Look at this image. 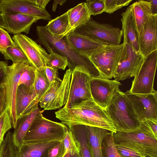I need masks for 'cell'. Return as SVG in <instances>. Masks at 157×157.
I'll list each match as a JSON object with an SVG mask.
<instances>
[{
	"mask_svg": "<svg viewBox=\"0 0 157 157\" xmlns=\"http://www.w3.org/2000/svg\"><path fill=\"white\" fill-rule=\"evenodd\" d=\"M55 113L56 117L69 128L75 125H84L104 128L113 132L117 131L106 109L92 99L64 106Z\"/></svg>",
	"mask_w": 157,
	"mask_h": 157,
	"instance_id": "1",
	"label": "cell"
},
{
	"mask_svg": "<svg viewBox=\"0 0 157 157\" xmlns=\"http://www.w3.org/2000/svg\"><path fill=\"white\" fill-rule=\"evenodd\" d=\"M36 33L37 41L43 45L49 53L53 52L67 58L68 69L71 72L76 68H79L91 78H102L88 56L79 53L71 47L66 36L53 35L45 26H37Z\"/></svg>",
	"mask_w": 157,
	"mask_h": 157,
	"instance_id": "2",
	"label": "cell"
},
{
	"mask_svg": "<svg viewBox=\"0 0 157 157\" xmlns=\"http://www.w3.org/2000/svg\"><path fill=\"white\" fill-rule=\"evenodd\" d=\"M117 145L129 148L146 157H157V137L145 122L139 128L129 131L113 132Z\"/></svg>",
	"mask_w": 157,
	"mask_h": 157,
	"instance_id": "3",
	"label": "cell"
},
{
	"mask_svg": "<svg viewBox=\"0 0 157 157\" xmlns=\"http://www.w3.org/2000/svg\"><path fill=\"white\" fill-rule=\"evenodd\" d=\"M105 109L117 131H132L140 126L131 104L121 90L116 94Z\"/></svg>",
	"mask_w": 157,
	"mask_h": 157,
	"instance_id": "4",
	"label": "cell"
},
{
	"mask_svg": "<svg viewBox=\"0 0 157 157\" xmlns=\"http://www.w3.org/2000/svg\"><path fill=\"white\" fill-rule=\"evenodd\" d=\"M67 126L44 117L42 113L38 115L33 121L23 140V144H31L60 141L63 139Z\"/></svg>",
	"mask_w": 157,
	"mask_h": 157,
	"instance_id": "5",
	"label": "cell"
},
{
	"mask_svg": "<svg viewBox=\"0 0 157 157\" xmlns=\"http://www.w3.org/2000/svg\"><path fill=\"white\" fill-rule=\"evenodd\" d=\"M124 44H107L98 48L89 56L102 78L113 77L122 55Z\"/></svg>",
	"mask_w": 157,
	"mask_h": 157,
	"instance_id": "6",
	"label": "cell"
},
{
	"mask_svg": "<svg viewBox=\"0 0 157 157\" xmlns=\"http://www.w3.org/2000/svg\"><path fill=\"white\" fill-rule=\"evenodd\" d=\"M73 31L114 45L120 44L123 36L122 29L109 24L100 23L91 17L85 24Z\"/></svg>",
	"mask_w": 157,
	"mask_h": 157,
	"instance_id": "7",
	"label": "cell"
},
{
	"mask_svg": "<svg viewBox=\"0 0 157 157\" xmlns=\"http://www.w3.org/2000/svg\"><path fill=\"white\" fill-rule=\"evenodd\" d=\"M157 64V50L149 55L144 60L134 79L129 91L132 93L146 94L155 90L154 82Z\"/></svg>",
	"mask_w": 157,
	"mask_h": 157,
	"instance_id": "8",
	"label": "cell"
},
{
	"mask_svg": "<svg viewBox=\"0 0 157 157\" xmlns=\"http://www.w3.org/2000/svg\"><path fill=\"white\" fill-rule=\"evenodd\" d=\"M50 0H1L0 13L16 12L47 21L51 15L46 7Z\"/></svg>",
	"mask_w": 157,
	"mask_h": 157,
	"instance_id": "9",
	"label": "cell"
},
{
	"mask_svg": "<svg viewBox=\"0 0 157 157\" xmlns=\"http://www.w3.org/2000/svg\"><path fill=\"white\" fill-rule=\"evenodd\" d=\"M71 71L69 69L63 80L55 81L50 84L47 92L41 98L39 105L44 110L59 109L66 103L68 96Z\"/></svg>",
	"mask_w": 157,
	"mask_h": 157,
	"instance_id": "10",
	"label": "cell"
},
{
	"mask_svg": "<svg viewBox=\"0 0 157 157\" xmlns=\"http://www.w3.org/2000/svg\"><path fill=\"white\" fill-rule=\"evenodd\" d=\"M29 62L13 63L6 68V75L4 83L5 85L7 103V111L12 127H16V99L17 88L21 74Z\"/></svg>",
	"mask_w": 157,
	"mask_h": 157,
	"instance_id": "11",
	"label": "cell"
},
{
	"mask_svg": "<svg viewBox=\"0 0 157 157\" xmlns=\"http://www.w3.org/2000/svg\"><path fill=\"white\" fill-rule=\"evenodd\" d=\"M12 39L21 49L29 63L37 70L50 66L48 62L49 54L44 48L25 35H14Z\"/></svg>",
	"mask_w": 157,
	"mask_h": 157,
	"instance_id": "12",
	"label": "cell"
},
{
	"mask_svg": "<svg viewBox=\"0 0 157 157\" xmlns=\"http://www.w3.org/2000/svg\"><path fill=\"white\" fill-rule=\"evenodd\" d=\"M124 94L131 104L139 121L157 120V92L146 94L131 93L127 90Z\"/></svg>",
	"mask_w": 157,
	"mask_h": 157,
	"instance_id": "13",
	"label": "cell"
},
{
	"mask_svg": "<svg viewBox=\"0 0 157 157\" xmlns=\"http://www.w3.org/2000/svg\"><path fill=\"white\" fill-rule=\"evenodd\" d=\"M145 57L128 44H124L122 55L113 78L123 81L134 77L139 71Z\"/></svg>",
	"mask_w": 157,
	"mask_h": 157,
	"instance_id": "14",
	"label": "cell"
},
{
	"mask_svg": "<svg viewBox=\"0 0 157 157\" xmlns=\"http://www.w3.org/2000/svg\"><path fill=\"white\" fill-rule=\"evenodd\" d=\"M91 78L88 74L81 69L76 68L72 71L68 99L64 106L92 99L90 89Z\"/></svg>",
	"mask_w": 157,
	"mask_h": 157,
	"instance_id": "15",
	"label": "cell"
},
{
	"mask_svg": "<svg viewBox=\"0 0 157 157\" xmlns=\"http://www.w3.org/2000/svg\"><path fill=\"white\" fill-rule=\"evenodd\" d=\"M121 83L115 80L102 78H91L90 89L92 98L102 108L106 109L116 94L121 90Z\"/></svg>",
	"mask_w": 157,
	"mask_h": 157,
	"instance_id": "16",
	"label": "cell"
},
{
	"mask_svg": "<svg viewBox=\"0 0 157 157\" xmlns=\"http://www.w3.org/2000/svg\"><path fill=\"white\" fill-rule=\"evenodd\" d=\"M40 20L33 16L16 12L0 13V27L8 33L17 35L29 33L33 24Z\"/></svg>",
	"mask_w": 157,
	"mask_h": 157,
	"instance_id": "17",
	"label": "cell"
},
{
	"mask_svg": "<svg viewBox=\"0 0 157 157\" xmlns=\"http://www.w3.org/2000/svg\"><path fill=\"white\" fill-rule=\"evenodd\" d=\"M139 51L145 57L157 50V14L151 15L139 36Z\"/></svg>",
	"mask_w": 157,
	"mask_h": 157,
	"instance_id": "18",
	"label": "cell"
},
{
	"mask_svg": "<svg viewBox=\"0 0 157 157\" xmlns=\"http://www.w3.org/2000/svg\"><path fill=\"white\" fill-rule=\"evenodd\" d=\"M39 103L33 86L28 87L23 85H19L16 99L17 120L38 107Z\"/></svg>",
	"mask_w": 157,
	"mask_h": 157,
	"instance_id": "19",
	"label": "cell"
},
{
	"mask_svg": "<svg viewBox=\"0 0 157 157\" xmlns=\"http://www.w3.org/2000/svg\"><path fill=\"white\" fill-rule=\"evenodd\" d=\"M66 36L71 48L78 52L88 56L98 48L109 44L101 40L76 33L73 31Z\"/></svg>",
	"mask_w": 157,
	"mask_h": 157,
	"instance_id": "20",
	"label": "cell"
},
{
	"mask_svg": "<svg viewBox=\"0 0 157 157\" xmlns=\"http://www.w3.org/2000/svg\"><path fill=\"white\" fill-rule=\"evenodd\" d=\"M123 44H128L136 52H140L139 34L130 5L121 14Z\"/></svg>",
	"mask_w": 157,
	"mask_h": 157,
	"instance_id": "21",
	"label": "cell"
},
{
	"mask_svg": "<svg viewBox=\"0 0 157 157\" xmlns=\"http://www.w3.org/2000/svg\"><path fill=\"white\" fill-rule=\"evenodd\" d=\"M69 22V26L62 36L67 35L87 22L90 19L91 14L86 2L78 4L75 7L67 11Z\"/></svg>",
	"mask_w": 157,
	"mask_h": 157,
	"instance_id": "22",
	"label": "cell"
},
{
	"mask_svg": "<svg viewBox=\"0 0 157 157\" xmlns=\"http://www.w3.org/2000/svg\"><path fill=\"white\" fill-rule=\"evenodd\" d=\"M43 111L37 107L17 120L16 127L12 133L13 141L17 147L19 148L22 146L23 138L33 121L38 115L42 113Z\"/></svg>",
	"mask_w": 157,
	"mask_h": 157,
	"instance_id": "23",
	"label": "cell"
},
{
	"mask_svg": "<svg viewBox=\"0 0 157 157\" xmlns=\"http://www.w3.org/2000/svg\"><path fill=\"white\" fill-rule=\"evenodd\" d=\"M59 141H54L38 144H23L20 148H18L15 157H48L49 150Z\"/></svg>",
	"mask_w": 157,
	"mask_h": 157,
	"instance_id": "24",
	"label": "cell"
},
{
	"mask_svg": "<svg viewBox=\"0 0 157 157\" xmlns=\"http://www.w3.org/2000/svg\"><path fill=\"white\" fill-rule=\"evenodd\" d=\"M139 36L142 33L144 24L152 15L151 5L149 0H139L131 4Z\"/></svg>",
	"mask_w": 157,
	"mask_h": 157,
	"instance_id": "25",
	"label": "cell"
},
{
	"mask_svg": "<svg viewBox=\"0 0 157 157\" xmlns=\"http://www.w3.org/2000/svg\"><path fill=\"white\" fill-rule=\"evenodd\" d=\"M89 143L92 157H102L101 144L111 132L99 127L87 126Z\"/></svg>",
	"mask_w": 157,
	"mask_h": 157,
	"instance_id": "26",
	"label": "cell"
},
{
	"mask_svg": "<svg viewBox=\"0 0 157 157\" xmlns=\"http://www.w3.org/2000/svg\"><path fill=\"white\" fill-rule=\"evenodd\" d=\"M82 157H92L89 145L87 126L75 125L69 128Z\"/></svg>",
	"mask_w": 157,
	"mask_h": 157,
	"instance_id": "27",
	"label": "cell"
},
{
	"mask_svg": "<svg viewBox=\"0 0 157 157\" xmlns=\"http://www.w3.org/2000/svg\"><path fill=\"white\" fill-rule=\"evenodd\" d=\"M69 26L67 12L56 18L51 20L45 26L52 35L59 36L64 34Z\"/></svg>",
	"mask_w": 157,
	"mask_h": 157,
	"instance_id": "28",
	"label": "cell"
},
{
	"mask_svg": "<svg viewBox=\"0 0 157 157\" xmlns=\"http://www.w3.org/2000/svg\"><path fill=\"white\" fill-rule=\"evenodd\" d=\"M50 85L45 73L44 68L40 70H36L33 87L39 103L49 89Z\"/></svg>",
	"mask_w": 157,
	"mask_h": 157,
	"instance_id": "29",
	"label": "cell"
},
{
	"mask_svg": "<svg viewBox=\"0 0 157 157\" xmlns=\"http://www.w3.org/2000/svg\"><path fill=\"white\" fill-rule=\"evenodd\" d=\"M113 134V132H111L103 139L101 144L102 157H123L117 150Z\"/></svg>",
	"mask_w": 157,
	"mask_h": 157,
	"instance_id": "30",
	"label": "cell"
},
{
	"mask_svg": "<svg viewBox=\"0 0 157 157\" xmlns=\"http://www.w3.org/2000/svg\"><path fill=\"white\" fill-rule=\"evenodd\" d=\"M2 54L6 61L11 60L13 63L29 62L23 52L17 45L8 48L5 52Z\"/></svg>",
	"mask_w": 157,
	"mask_h": 157,
	"instance_id": "31",
	"label": "cell"
},
{
	"mask_svg": "<svg viewBox=\"0 0 157 157\" xmlns=\"http://www.w3.org/2000/svg\"><path fill=\"white\" fill-rule=\"evenodd\" d=\"M36 69L29 63H27L22 72L18 83V86L23 85L28 87L33 86Z\"/></svg>",
	"mask_w": 157,
	"mask_h": 157,
	"instance_id": "32",
	"label": "cell"
},
{
	"mask_svg": "<svg viewBox=\"0 0 157 157\" xmlns=\"http://www.w3.org/2000/svg\"><path fill=\"white\" fill-rule=\"evenodd\" d=\"M63 141L66 152L72 155L80 152L78 146L69 128L66 131Z\"/></svg>",
	"mask_w": 157,
	"mask_h": 157,
	"instance_id": "33",
	"label": "cell"
},
{
	"mask_svg": "<svg viewBox=\"0 0 157 157\" xmlns=\"http://www.w3.org/2000/svg\"><path fill=\"white\" fill-rule=\"evenodd\" d=\"M132 0H104L103 12L111 14L116 11L127 6Z\"/></svg>",
	"mask_w": 157,
	"mask_h": 157,
	"instance_id": "34",
	"label": "cell"
},
{
	"mask_svg": "<svg viewBox=\"0 0 157 157\" xmlns=\"http://www.w3.org/2000/svg\"><path fill=\"white\" fill-rule=\"evenodd\" d=\"M48 62L50 66L63 70L65 69L68 64L66 57L53 52L48 55Z\"/></svg>",
	"mask_w": 157,
	"mask_h": 157,
	"instance_id": "35",
	"label": "cell"
},
{
	"mask_svg": "<svg viewBox=\"0 0 157 157\" xmlns=\"http://www.w3.org/2000/svg\"><path fill=\"white\" fill-rule=\"evenodd\" d=\"M16 45L8 32L0 27V52H4L8 48Z\"/></svg>",
	"mask_w": 157,
	"mask_h": 157,
	"instance_id": "36",
	"label": "cell"
},
{
	"mask_svg": "<svg viewBox=\"0 0 157 157\" xmlns=\"http://www.w3.org/2000/svg\"><path fill=\"white\" fill-rule=\"evenodd\" d=\"M12 128L7 110L0 117V145L2 142L5 133Z\"/></svg>",
	"mask_w": 157,
	"mask_h": 157,
	"instance_id": "37",
	"label": "cell"
},
{
	"mask_svg": "<svg viewBox=\"0 0 157 157\" xmlns=\"http://www.w3.org/2000/svg\"><path fill=\"white\" fill-rule=\"evenodd\" d=\"M86 3L91 15L95 16L103 12L104 0H87Z\"/></svg>",
	"mask_w": 157,
	"mask_h": 157,
	"instance_id": "38",
	"label": "cell"
},
{
	"mask_svg": "<svg viewBox=\"0 0 157 157\" xmlns=\"http://www.w3.org/2000/svg\"><path fill=\"white\" fill-rule=\"evenodd\" d=\"M66 150L62 140L59 141L49 150L48 157H63Z\"/></svg>",
	"mask_w": 157,
	"mask_h": 157,
	"instance_id": "39",
	"label": "cell"
},
{
	"mask_svg": "<svg viewBox=\"0 0 157 157\" xmlns=\"http://www.w3.org/2000/svg\"><path fill=\"white\" fill-rule=\"evenodd\" d=\"M116 147L120 155L123 157L144 156L141 154L128 147L117 145H116Z\"/></svg>",
	"mask_w": 157,
	"mask_h": 157,
	"instance_id": "40",
	"label": "cell"
},
{
	"mask_svg": "<svg viewBox=\"0 0 157 157\" xmlns=\"http://www.w3.org/2000/svg\"><path fill=\"white\" fill-rule=\"evenodd\" d=\"M7 110L6 90L3 82L0 85V117Z\"/></svg>",
	"mask_w": 157,
	"mask_h": 157,
	"instance_id": "41",
	"label": "cell"
},
{
	"mask_svg": "<svg viewBox=\"0 0 157 157\" xmlns=\"http://www.w3.org/2000/svg\"><path fill=\"white\" fill-rule=\"evenodd\" d=\"M58 69L51 66L45 67V73L49 82L51 84L56 80H61L58 76Z\"/></svg>",
	"mask_w": 157,
	"mask_h": 157,
	"instance_id": "42",
	"label": "cell"
},
{
	"mask_svg": "<svg viewBox=\"0 0 157 157\" xmlns=\"http://www.w3.org/2000/svg\"><path fill=\"white\" fill-rule=\"evenodd\" d=\"M8 66L6 61H0V85L4 82L6 75V68Z\"/></svg>",
	"mask_w": 157,
	"mask_h": 157,
	"instance_id": "43",
	"label": "cell"
},
{
	"mask_svg": "<svg viewBox=\"0 0 157 157\" xmlns=\"http://www.w3.org/2000/svg\"><path fill=\"white\" fill-rule=\"evenodd\" d=\"M157 137V120H148L145 121Z\"/></svg>",
	"mask_w": 157,
	"mask_h": 157,
	"instance_id": "44",
	"label": "cell"
},
{
	"mask_svg": "<svg viewBox=\"0 0 157 157\" xmlns=\"http://www.w3.org/2000/svg\"><path fill=\"white\" fill-rule=\"evenodd\" d=\"M151 5L152 14H157V0H148Z\"/></svg>",
	"mask_w": 157,
	"mask_h": 157,
	"instance_id": "45",
	"label": "cell"
},
{
	"mask_svg": "<svg viewBox=\"0 0 157 157\" xmlns=\"http://www.w3.org/2000/svg\"><path fill=\"white\" fill-rule=\"evenodd\" d=\"M66 1V0H55L53 4L52 11L53 12L55 11L57 4H59L61 6L63 5Z\"/></svg>",
	"mask_w": 157,
	"mask_h": 157,
	"instance_id": "46",
	"label": "cell"
},
{
	"mask_svg": "<svg viewBox=\"0 0 157 157\" xmlns=\"http://www.w3.org/2000/svg\"><path fill=\"white\" fill-rule=\"evenodd\" d=\"M63 157H82V156L80 152L74 155H72L68 152H66Z\"/></svg>",
	"mask_w": 157,
	"mask_h": 157,
	"instance_id": "47",
	"label": "cell"
},
{
	"mask_svg": "<svg viewBox=\"0 0 157 157\" xmlns=\"http://www.w3.org/2000/svg\"><path fill=\"white\" fill-rule=\"evenodd\" d=\"M3 142L0 145V157H3Z\"/></svg>",
	"mask_w": 157,
	"mask_h": 157,
	"instance_id": "48",
	"label": "cell"
},
{
	"mask_svg": "<svg viewBox=\"0 0 157 157\" xmlns=\"http://www.w3.org/2000/svg\"><path fill=\"white\" fill-rule=\"evenodd\" d=\"M3 157H11V156L8 153H5L3 155Z\"/></svg>",
	"mask_w": 157,
	"mask_h": 157,
	"instance_id": "49",
	"label": "cell"
},
{
	"mask_svg": "<svg viewBox=\"0 0 157 157\" xmlns=\"http://www.w3.org/2000/svg\"><path fill=\"white\" fill-rule=\"evenodd\" d=\"M17 151L16 153V154H15V156H14V157H15L16 155V153H17Z\"/></svg>",
	"mask_w": 157,
	"mask_h": 157,
	"instance_id": "50",
	"label": "cell"
},
{
	"mask_svg": "<svg viewBox=\"0 0 157 157\" xmlns=\"http://www.w3.org/2000/svg\"><path fill=\"white\" fill-rule=\"evenodd\" d=\"M141 157H146L144 156Z\"/></svg>",
	"mask_w": 157,
	"mask_h": 157,
	"instance_id": "51",
	"label": "cell"
},
{
	"mask_svg": "<svg viewBox=\"0 0 157 157\" xmlns=\"http://www.w3.org/2000/svg\"><path fill=\"white\" fill-rule=\"evenodd\" d=\"M1 0H0V2Z\"/></svg>",
	"mask_w": 157,
	"mask_h": 157,
	"instance_id": "52",
	"label": "cell"
}]
</instances>
